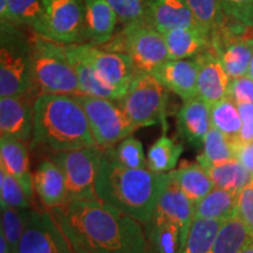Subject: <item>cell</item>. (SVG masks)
<instances>
[{"mask_svg": "<svg viewBox=\"0 0 253 253\" xmlns=\"http://www.w3.org/2000/svg\"><path fill=\"white\" fill-rule=\"evenodd\" d=\"M50 212L74 253H148L140 221L100 199L68 202Z\"/></svg>", "mask_w": 253, "mask_h": 253, "instance_id": "cell-1", "label": "cell"}, {"mask_svg": "<svg viewBox=\"0 0 253 253\" xmlns=\"http://www.w3.org/2000/svg\"><path fill=\"white\" fill-rule=\"evenodd\" d=\"M167 178L168 173L154 172L148 168L129 169L121 166L114 148H107L97 177L96 195L100 201L147 225L154 216Z\"/></svg>", "mask_w": 253, "mask_h": 253, "instance_id": "cell-2", "label": "cell"}, {"mask_svg": "<svg viewBox=\"0 0 253 253\" xmlns=\"http://www.w3.org/2000/svg\"><path fill=\"white\" fill-rule=\"evenodd\" d=\"M33 143L53 151L94 147L84 109L73 95L41 94L34 102Z\"/></svg>", "mask_w": 253, "mask_h": 253, "instance_id": "cell-3", "label": "cell"}, {"mask_svg": "<svg viewBox=\"0 0 253 253\" xmlns=\"http://www.w3.org/2000/svg\"><path fill=\"white\" fill-rule=\"evenodd\" d=\"M32 43V82L41 94L80 95V84L65 43L37 34Z\"/></svg>", "mask_w": 253, "mask_h": 253, "instance_id": "cell-4", "label": "cell"}, {"mask_svg": "<svg viewBox=\"0 0 253 253\" xmlns=\"http://www.w3.org/2000/svg\"><path fill=\"white\" fill-rule=\"evenodd\" d=\"M31 93L34 94L31 40L15 25L1 24L0 97L21 96Z\"/></svg>", "mask_w": 253, "mask_h": 253, "instance_id": "cell-5", "label": "cell"}, {"mask_svg": "<svg viewBox=\"0 0 253 253\" xmlns=\"http://www.w3.org/2000/svg\"><path fill=\"white\" fill-rule=\"evenodd\" d=\"M106 45L107 50L130 56L138 72L153 73L170 60L163 34L147 20L126 25Z\"/></svg>", "mask_w": 253, "mask_h": 253, "instance_id": "cell-6", "label": "cell"}, {"mask_svg": "<svg viewBox=\"0 0 253 253\" xmlns=\"http://www.w3.org/2000/svg\"><path fill=\"white\" fill-rule=\"evenodd\" d=\"M104 149L97 147L77 150L54 151L52 161L58 164L66 178V203L74 201H94Z\"/></svg>", "mask_w": 253, "mask_h": 253, "instance_id": "cell-7", "label": "cell"}, {"mask_svg": "<svg viewBox=\"0 0 253 253\" xmlns=\"http://www.w3.org/2000/svg\"><path fill=\"white\" fill-rule=\"evenodd\" d=\"M168 89L151 73L138 72L125 96L119 101L123 113L135 129L163 123Z\"/></svg>", "mask_w": 253, "mask_h": 253, "instance_id": "cell-8", "label": "cell"}, {"mask_svg": "<svg viewBox=\"0 0 253 253\" xmlns=\"http://www.w3.org/2000/svg\"><path fill=\"white\" fill-rule=\"evenodd\" d=\"M74 96L84 109L97 147L103 149L113 148L136 130L115 101L87 95Z\"/></svg>", "mask_w": 253, "mask_h": 253, "instance_id": "cell-9", "label": "cell"}, {"mask_svg": "<svg viewBox=\"0 0 253 253\" xmlns=\"http://www.w3.org/2000/svg\"><path fill=\"white\" fill-rule=\"evenodd\" d=\"M71 46L78 55L89 63L107 84L123 94L126 93L138 73L130 56L125 53L96 48L91 43H75Z\"/></svg>", "mask_w": 253, "mask_h": 253, "instance_id": "cell-10", "label": "cell"}, {"mask_svg": "<svg viewBox=\"0 0 253 253\" xmlns=\"http://www.w3.org/2000/svg\"><path fill=\"white\" fill-rule=\"evenodd\" d=\"M17 253H74L52 212L31 210Z\"/></svg>", "mask_w": 253, "mask_h": 253, "instance_id": "cell-11", "label": "cell"}, {"mask_svg": "<svg viewBox=\"0 0 253 253\" xmlns=\"http://www.w3.org/2000/svg\"><path fill=\"white\" fill-rule=\"evenodd\" d=\"M48 38L65 45L81 43L84 32V0H41Z\"/></svg>", "mask_w": 253, "mask_h": 253, "instance_id": "cell-12", "label": "cell"}, {"mask_svg": "<svg viewBox=\"0 0 253 253\" xmlns=\"http://www.w3.org/2000/svg\"><path fill=\"white\" fill-rule=\"evenodd\" d=\"M33 93L21 96L0 97V134L27 142L33 135Z\"/></svg>", "mask_w": 253, "mask_h": 253, "instance_id": "cell-13", "label": "cell"}, {"mask_svg": "<svg viewBox=\"0 0 253 253\" xmlns=\"http://www.w3.org/2000/svg\"><path fill=\"white\" fill-rule=\"evenodd\" d=\"M154 214L170 221L181 230L184 251L186 238L195 217V204L186 197L177 184L172 171L168 172L166 185L158 199Z\"/></svg>", "mask_w": 253, "mask_h": 253, "instance_id": "cell-14", "label": "cell"}, {"mask_svg": "<svg viewBox=\"0 0 253 253\" xmlns=\"http://www.w3.org/2000/svg\"><path fill=\"white\" fill-rule=\"evenodd\" d=\"M198 62L197 96L212 107L229 95L231 79L212 47L196 56Z\"/></svg>", "mask_w": 253, "mask_h": 253, "instance_id": "cell-15", "label": "cell"}, {"mask_svg": "<svg viewBox=\"0 0 253 253\" xmlns=\"http://www.w3.org/2000/svg\"><path fill=\"white\" fill-rule=\"evenodd\" d=\"M168 90L178 95L183 101L197 96V59L168 60L151 73Z\"/></svg>", "mask_w": 253, "mask_h": 253, "instance_id": "cell-16", "label": "cell"}, {"mask_svg": "<svg viewBox=\"0 0 253 253\" xmlns=\"http://www.w3.org/2000/svg\"><path fill=\"white\" fill-rule=\"evenodd\" d=\"M147 21L160 33L183 27H199L185 0H150Z\"/></svg>", "mask_w": 253, "mask_h": 253, "instance_id": "cell-17", "label": "cell"}, {"mask_svg": "<svg viewBox=\"0 0 253 253\" xmlns=\"http://www.w3.org/2000/svg\"><path fill=\"white\" fill-rule=\"evenodd\" d=\"M211 126V107L207 102L198 96L184 101L177 114V129L182 138L190 144H203Z\"/></svg>", "mask_w": 253, "mask_h": 253, "instance_id": "cell-18", "label": "cell"}, {"mask_svg": "<svg viewBox=\"0 0 253 253\" xmlns=\"http://www.w3.org/2000/svg\"><path fill=\"white\" fill-rule=\"evenodd\" d=\"M0 168L13 176L23 186L30 199H32L34 191V178L30 170V157L25 142L8 136H1Z\"/></svg>", "mask_w": 253, "mask_h": 253, "instance_id": "cell-19", "label": "cell"}, {"mask_svg": "<svg viewBox=\"0 0 253 253\" xmlns=\"http://www.w3.org/2000/svg\"><path fill=\"white\" fill-rule=\"evenodd\" d=\"M119 18L107 0H84V32L91 45H106L113 39Z\"/></svg>", "mask_w": 253, "mask_h": 253, "instance_id": "cell-20", "label": "cell"}, {"mask_svg": "<svg viewBox=\"0 0 253 253\" xmlns=\"http://www.w3.org/2000/svg\"><path fill=\"white\" fill-rule=\"evenodd\" d=\"M33 178L34 190L46 208L52 210L66 203V178L58 164L43 160L34 172Z\"/></svg>", "mask_w": 253, "mask_h": 253, "instance_id": "cell-21", "label": "cell"}, {"mask_svg": "<svg viewBox=\"0 0 253 253\" xmlns=\"http://www.w3.org/2000/svg\"><path fill=\"white\" fill-rule=\"evenodd\" d=\"M163 37L170 60L196 58L211 43V36L201 27L177 28L164 33Z\"/></svg>", "mask_w": 253, "mask_h": 253, "instance_id": "cell-22", "label": "cell"}, {"mask_svg": "<svg viewBox=\"0 0 253 253\" xmlns=\"http://www.w3.org/2000/svg\"><path fill=\"white\" fill-rule=\"evenodd\" d=\"M66 50H67V55L73 67L77 72L79 84H80V95L101 97V99L112 101H120L125 96L122 91L107 84L89 63L73 50L71 45H66Z\"/></svg>", "mask_w": 253, "mask_h": 253, "instance_id": "cell-23", "label": "cell"}, {"mask_svg": "<svg viewBox=\"0 0 253 253\" xmlns=\"http://www.w3.org/2000/svg\"><path fill=\"white\" fill-rule=\"evenodd\" d=\"M177 184L195 205L216 188L212 179L198 163H184L172 171Z\"/></svg>", "mask_w": 253, "mask_h": 253, "instance_id": "cell-24", "label": "cell"}, {"mask_svg": "<svg viewBox=\"0 0 253 253\" xmlns=\"http://www.w3.org/2000/svg\"><path fill=\"white\" fill-rule=\"evenodd\" d=\"M201 166L212 179L216 188L227 191L239 194L253 179V172L243 166L238 160H231L218 166H212V164H201Z\"/></svg>", "mask_w": 253, "mask_h": 253, "instance_id": "cell-25", "label": "cell"}, {"mask_svg": "<svg viewBox=\"0 0 253 253\" xmlns=\"http://www.w3.org/2000/svg\"><path fill=\"white\" fill-rule=\"evenodd\" d=\"M239 194L214 188L195 205L194 218H211L225 221L236 216Z\"/></svg>", "mask_w": 253, "mask_h": 253, "instance_id": "cell-26", "label": "cell"}, {"mask_svg": "<svg viewBox=\"0 0 253 253\" xmlns=\"http://www.w3.org/2000/svg\"><path fill=\"white\" fill-rule=\"evenodd\" d=\"M148 250L154 253H183L181 230L172 223L153 216L147 224Z\"/></svg>", "mask_w": 253, "mask_h": 253, "instance_id": "cell-27", "label": "cell"}, {"mask_svg": "<svg viewBox=\"0 0 253 253\" xmlns=\"http://www.w3.org/2000/svg\"><path fill=\"white\" fill-rule=\"evenodd\" d=\"M252 239L244 221L236 214L221 224L209 253H240Z\"/></svg>", "mask_w": 253, "mask_h": 253, "instance_id": "cell-28", "label": "cell"}, {"mask_svg": "<svg viewBox=\"0 0 253 253\" xmlns=\"http://www.w3.org/2000/svg\"><path fill=\"white\" fill-rule=\"evenodd\" d=\"M211 126L223 132L231 141H240L243 129V120L238 104L230 97H225L211 107Z\"/></svg>", "mask_w": 253, "mask_h": 253, "instance_id": "cell-29", "label": "cell"}, {"mask_svg": "<svg viewBox=\"0 0 253 253\" xmlns=\"http://www.w3.org/2000/svg\"><path fill=\"white\" fill-rule=\"evenodd\" d=\"M183 153V144L177 143L167 135L161 136L148 151V169L157 173L173 171Z\"/></svg>", "mask_w": 253, "mask_h": 253, "instance_id": "cell-30", "label": "cell"}, {"mask_svg": "<svg viewBox=\"0 0 253 253\" xmlns=\"http://www.w3.org/2000/svg\"><path fill=\"white\" fill-rule=\"evenodd\" d=\"M236 143L223 132L211 126L203 141V154L197 157L199 164H218L229 162L236 158Z\"/></svg>", "mask_w": 253, "mask_h": 253, "instance_id": "cell-31", "label": "cell"}, {"mask_svg": "<svg viewBox=\"0 0 253 253\" xmlns=\"http://www.w3.org/2000/svg\"><path fill=\"white\" fill-rule=\"evenodd\" d=\"M224 221L211 218H194L183 253H209Z\"/></svg>", "mask_w": 253, "mask_h": 253, "instance_id": "cell-32", "label": "cell"}, {"mask_svg": "<svg viewBox=\"0 0 253 253\" xmlns=\"http://www.w3.org/2000/svg\"><path fill=\"white\" fill-rule=\"evenodd\" d=\"M17 25H26L36 34L48 38L46 15L41 0H8Z\"/></svg>", "mask_w": 253, "mask_h": 253, "instance_id": "cell-33", "label": "cell"}, {"mask_svg": "<svg viewBox=\"0 0 253 253\" xmlns=\"http://www.w3.org/2000/svg\"><path fill=\"white\" fill-rule=\"evenodd\" d=\"M198 26L211 34L223 26L225 17L219 0H185Z\"/></svg>", "mask_w": 253, "mask_h": 253, "instance_id": "cell-34", "label": "cell"}, {"mask_svg": "<svg viewBox=\"0 0 253 253\" xmlns=\"http://www.w3.org/2000/svg\"><path fill=\"white\" fill-rule=\"evenodd\" d=\"M30 212L31 210H19L7 204H1V233L7 239L12 253H17Z\"/></svg>", "mask_w": 253, "mask_h": 253, "instance_id": "cell-35", "label": "cell"}, {"mask_svg": "<svg viewBox=\"0 0 253 253\" xmlns=\"http://www.w3.org/2000/svg\"><path fill=\"white\" fill-rule=\"evenodd\" d=\"M0 203L19 210H30V197L20 183L0 168Z\"/></svg>", "mask_w": 253, "mask_h": 253, "instance_id": "cell-36", "label": "cell"}, {"mask_svg": "<svg viewBox=\"0 0 253 253\" xmlns=\"http://www.w3.org/2000/svg\"><path fill=\"white\" fill-rule=\"evenodd\" d=\"M114 155L121 166L129 169H144L148 168L147 158L144 156L143 145L137 138L129 136L114 148Z\"/></svg>", "mask_w": 253, "mask_h": 253, "instance_id": "cell-37", "label": "cell"}, {"mask_svg": "<svg viewBox=\"0 0 253 253\" xmlns=\"http://www.w3.org/2000/svg\"><path fill=\"white\" fill-rule=\"evenodd\" d=\"M123 26L147 20L150 0H107Z\"/></svg>", "mask_w": 253, "mask_h": 253, "instance_id": "cell-38", "label": "cell"}, {"mask_svg": "<svg viewBox=\"0 0 253 253\" xmlns=\"http://www.w3.org/2000/svg\"><path fill=\"white\" fill-rule=\"evenodd\" d=\"M224 14L246 28L253 27V0H219Z\"/></svg>", "mask_w": 253, "mask_h": 253, "instance_id": "cell-39", "label": "cell"}, {"mask_svg": "<svg viewBox=\"0 0 253 253\" xmlns=\"http://www.w3.org/2000/svg\"><path fill=\"white\" fill-rule=\"evenodd\" d=\"M227 97L235 101L237 104L253 103V79L249 75L231 79Z\"/></svg>", "mask_w": 253, "mask_h": 253, "instance_id": "cell-40", "label": "cell"}, {"mask_svg": "<svg viewBox=\"0 0 253 253\" xmlns=\"http://www.w3.org/2000/svg\"><path fill=\"white\" fill-rule=\"evenodd\" d=\"M237 216L244 221L253 238V179L239 192Z\"/></svg>", "mask_w": 253, "mask_h": 253, "instance_id": "cell-41", "label": "cell"}, {"mask_svg": "<svg viewBox=\"0 0 253 253\" xmlns=\"http://www.w3.org/2000/svg\"><path fill=\"white\" fill-rule=\"evenodd\" d=\"M240 116L243 120V129L239 140L242 142L253 141V103L238 104Z\"/></svg>", "mask_w": 253, "mask_h": 253, "instance_id": "cell-42", "label": "cell"}, {"mask_svg": "<svg viewBox=\"0 0 253 253\" xmlns=\"http://www.w3.org/2000/svg\"><path fill=\"white\" fill-rule=\"evenodd\" d=\"M236 158L243 166L248 168L250 171L253 172V141L236 143Z\"/></svg>", "mask_w": 253, "mask_h": 253, "instance_id": "cell-43", "label": "cell"}, {"mask_svg": "<svg viewBox=\"0 0 253 253\" xmlns=\"http://www.w3.org/2000/svg\"><path fill=\"white\" fill-rule=\"evenodd\" d=\"M0 21L1 24H12L18 26L13 14H12L8 0H0Z\"/></svg>", "mask_w": 253, "mask_h": 253, "instance_id": "cell-44", "label": "cell"}, {"mask_svg": "<svg viewBox=\"0 0 253 253\" xmlns=\"http://www.w3.org/2000/svg\"><path fill=\"white\" fill-rule=\"evenodd\" d=\"M0 253H12L7 239L5 238L4 233L1 232H0Z\"/></svg>", "mask_w": 253, "mask_h": 253, "instance_id": "cell-45", "label": "cell"}, {"mask_svg": "<svg viewBox=\"0 0 253 253\" xmlns=\"http://www.w3.org/2000/svg\"><path fill=\"white\" fill-rule=\"evenodd\" d=\"M240 253H253V239L240 251Z\"/></svg>", "mask_w": 253, "mask_h": 253, "instance_id": "cell-46", "label": "cell"}, {"mask_svg": "<svg viewBox=\"0 0 253 253\" xmlns=\"http://www.w3.org/2000/svg\"><path fill=\"white\" fill-rule=\"evenodd\" d=\"M249 77L253 79V55H252V59H251V63H250V68H249Z\"/></svg>", "mask_w": 253, "mask_h": 253, "instance_id": "cell-47", "label": "cell"}]
</instances>
